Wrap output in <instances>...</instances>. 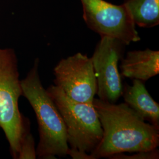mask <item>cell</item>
<instances>
[{
  "label": "cell",
  "mask_w": 159,
  "mask_h": 159,
  "mask_svg": "<svg viewBox=\"0 0 159 159\" xmlns=\"http://www.w3.org/2000/svg\"><path fill=\"white\" fill-rule=\"evenodd\" d=\"M93 106L102 129V139L90 153L94 159L159 146V127L147 122L125 102L117 104L94 98Z\"/></svg>",
  "instance_id": "obj_1"
},
{
  "label": "cell",
  "mask_w": 159,
  "mask_h": 159,
  "mask_svg": "<svg viewBox=\"0 0 159 159\" xmlns=\"http://www.w3.org/2000/svg\"><path fill=\"white\" fill-rule=\"evenodd\" d=\"M39 63L37 58L26 77L21 80L22 96L32 107L38 123L40 140L36 148L37 157H64L69 148L66 126L56 104L42 84Z\"/></svg>",
  "instance_id": "obj_2"
},
{
  "label": "cell",
  "mask_w": 159,
  "mask_h": 159,
  "mask_svg": "<svg viewBox=\"0 0 159 159\" xmlns=\"http://www.w3.org/2000/svg\"><path fill=\"white\" fill-rule=\"evenodd\" d=\"M22 94L15 50L0 48V127L15 159L24 137L30 131L29 120L21 113L18 106Z\"/></svg>",
  "instance_id": "obj_3"
},
{
  "label": "cell",
  "mask_w": 159,
  "mask_h": 159,
  "mask_svg": "<svg viewBox=\"0 0 159 159\" xmlns=\"http://www.w3.org/2000/svg\"><path fill=\"white\" fill-rule=\"evenodd\" d=\"M47 91L63 118L70 148L92 153L102 137V127L93 103L74 102L56 85L48 87Z\"/></svg>",
  "instance_id": "obj_4"
},
{
  "label": "cell",
  "mask_w": 159,
  "mask_h": 159,
  "mask_svg": "<svg viewBox=\"0 0 159 159\" xmlns=\"http://www.w3.org/2000/svg\"><path fill=\"white\" fill-rule=\"evenodd\" d=\"M87 25L101 37L119 40L125 45L140 37L130 14L125 6L114 5L104 0H80Z\"/></svg>",
  "instance_id": "obj_5"
},
{
  "label": "cell",
  "mask_w": 159,
  "mask_h": 159,
  "mask_svg": "<svg viewBox=\"0 0 159 159\" xmlns=\"http://www.w3.org/2000/svg\"><path fill=\"white\" fill-rule=\"evenodd\" d=\"M55 85L76 102L93 104L97 94L96 73L91 58L81 52L61 59L54 68Z\"/></svg>",
  "instance_id": "obj_6"
},
{
  "label": "cell",
  "mask_w": 159,
  "mask_h": 159,
  "mask_svg": "<svg viewBox=\"0 0 159 159\" xmlns=\"http://www.w3.org/2000/svg\"><path fill=\"white\" fill-rule=\"evenodd\" d=\"M125 46L119 40L102 36L91 57L96 75L97 94L104 102L116 103L122 96L123 86L119 62Z\"/></svg>",
  "instance_id": "obj_7"
},
{
  "label": "cell",
  "mask_w": 159,
  "mask_h": 159,
  "mask_svg": "<svg viewBox=\"0 0 159 159\" xmlns=\"http://www.w3.org/2000/svg\"><path fill=\"white\" fill-rule=\"evenodd\" d=\"M121 75L143 82L159 73V52L147 48L129 51L121 60Z\"/></svg>",
  "instance_id": "obj_8"
},
{
  "label": "cell",
  "mask_w": 159,
  "mask_h": 159,
  "mask_svg": "<svg viewBox=\"0 0 159 159\" xmlns=\"http://www.w3.org/2000/svg\"><path fill=\"white\" fill-rule=\"evenodd\" d=\"M125 104L148 123L159 127V104L146 89L144 82L133 79L131 85L123 87Z\"/></svg>",
  "instance_id": "obj_9"
},
{
  "label": "cell",
  "mask_w": 159,
  "mask_h": 159,
  "mask_svg": "<svg viewBox=\"0 0 159 159\" xmlns=\"http://www.w3.org/2000/svg\"><path fill=\"white\" fill-rule=\"evenodd\" d=\"M125 6L135 24L152 28L159 24V0H125Z\"/></svg>",
  "instance_id": "obj_10"
},
{
  "label": "cell",
  "mask_w": 159,
  "mask_h": 159,
  "mask_svg": "<svg viewBox=\"0 0 159 159\" xmlns=\"http://www.w3.org/2000/svg\"><path fill=\"white\" fill-rule=\"evenodd\" d=\"M37 158L34 137L29 131L21 143L17 159H35Z\"/></svg>",
  "instance_id": "obj_11"
},
{
  "label": "cell",
  "mask_w": 159,
  "mask_h": 159,
  "mask_svg": "<svg viewBox=\"0 0 159 159\" xmlns=\"http://www.w3.org/2000/svg\"><path fill=\"white\" fill-rule=\"evenodd\" d=\"M109 159H158L159 150L156 148L153 150L134 152L132 155H126L124 153L115 154L108 157Z\"/></svg>",
  "instance_id": "obj_12"
},
{
  "label": "cell",
  "mask_w": 159,
  "mask_h": 159,
  "mask_svg": "<svg viewBox=\"0 0 159 159\" xmlns=\"http://www.w3.org/2000/svg\"><path fill=\"white\" fill-rule=\"evenodd\" d=\"M67 155L73 159H94L90 154L72 148H68Z\"/></svg>",
  "instance_id": "obj_13"
}]
</instances>
